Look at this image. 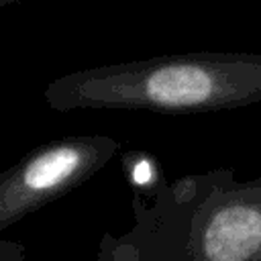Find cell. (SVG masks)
<instances>
[{
  "label": "cell",
  "mask_w": 261,
  "mask_h": 261,
  "mask_svg": "<svg viewBox=\"0 0 261 261\" xmlns=\"http://www.w3.org/2000/svg\"><path fill=\"white\" fill-rule=\"evenodd\" d=\"M16 2H20V0H0V8H4L8 4H16Z\"/></svg>",
  "instance_id": "6"
},
{
  "label": "cell",
  "mask_w": 261,
  "mask_h": 261,
  "mask_svg": "<svg viewBox=\"0 0 261 261\" xmlns=\"http://www.w3.org/2000/svg\"><path fill=\"white\" fill-rule=\"evenodd\" d=\"M196 175L186 261H261V177L232 169Z\"/></svg>",
  "instance_id": "3"
},
{
  "label": "cell",
  "mask_w": 261,
  "mask_h": 261,
  "mask_svg": "<svg viewBox=\"0 0 261 261\" xmlns=\"http://www.w3.org/2000/svg\"><path fill=\"white\" fill-rule=\"evenodd\" d=\"M143 224L135 218V224L124 234H102L96 261H141Z\"/></svg>",
  "instance_id": "4"
},
{
  "label": "cell",
  "mask_w": 261,
  "mask_h": 261,
  "mask_svg": "<svg viewBox=\"0 0 261 261\" xmlns=\"http://www.w3.org/2000/svg\"><path fill=\"white\" fill-rule=\"evenodd\" d=\"M43 98L57 112L232 110L261 102V53L198 51L88 67L53 80Z\"/></svg>",
  "instance_id": "1"
},
{
  "label": "cell",
  "mask_w": 261,
  "mask_h": 261,
  "mask_svg": "<svg viewBox=\"0 0 261 261\" xmlns=\"http://www.w3.org/2000/svg\"><path fill=\"white\" fill-rule=\"evenodd\" d=\"M118 149L106 135H71L31 149L0 173V232L82 186Z\"/></svg>",
  "instance_id": "2"
},
{
  "label": "cell",
  "mask_w": 261,
  "mask_h": 261,
  "mask_svg": "<svg viewBox=\"0 0 261 261\" xmlns=\"http://www.w3.org/2000/svg\"><path fill=\"white\" fill-rule=\"evenodd\" d=\"M0 261H24V247L20 243L0 239Z\"/></svg>",
  "instance_id": "5"
}]
</instances>
